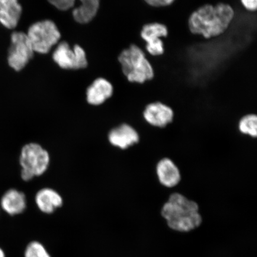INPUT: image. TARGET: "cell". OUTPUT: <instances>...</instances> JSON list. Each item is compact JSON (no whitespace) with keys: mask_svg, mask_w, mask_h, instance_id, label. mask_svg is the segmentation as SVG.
<instances>
[{"mask_svg":"<svg viewBox=\"0 0 257 257\" xmlns=\"http://www.w3.org/2000/svg\"><path fill=\"white\" fill-rule=\"evenodd\" d=\"M167 226L173 232L187 233L200 227L202 218L197 202L173 192L161 210Z\"/></svg>","mask_w":257,"mask_h":257,"instance_id":"obj_1","label":"cell"},{"mask_svg":"<svg viewBox=\"0 0 257 257\" xmlns=\"http://www.w3.org/2000/svg\"><path fill=\"white\" fill-rule=\"evenodd\" d=\"M234 15L233 8L224 3L214 6H202L189 17V30L192 34L201 35L205 38L217 37L227 30Z\"/></svg>","mask_w":257,"mask_h":257,"instance_id":"obj_2","label":"cell"},{"mask_svg":"<svg viewBox=\"0 0 257 257\" xmlns=\"http://www.w3.org/2000/svg\"><path fill=\"white\" fill-rule=\"evenodd\" d=\"M122 71L128 81L143 84L154 78L153 67L146 59L143 51L136 45H131L118 56Z\"/></svg>","mask_w":257,"mask_h":257,"instance_id":"obj_3","label":"cell"},{"mask_svg":"<svg viewBox=\"0 0 257 257\" xmlns=\"http://www.w3.org/2000/svg\"><path fill=\"white\" fill-rule=\"evenodd\" d=\"M19 162L22 167V179L30 181L46 171L49 166L50 156L39 144L30 143L22 148Z\"/></svg>","mask_w":257,"mask_h":257,"instance_id":"obj_4","label":"cell"},{"mask_svg":"<svg viewBox=\"0 0 257 257\" xmlns=\"http://www.w3.org/2000/svg\"><path fill=\"white\" fill-rule=\"evenodd\" d=\"M27 34L34 52L41 54L49 52L61 37L57 26L50 20L38 22L32 25Z\"/></svg>","mask_w":257,"mask_h":257,"instance_id":"obj_5","label":"cell"},{"mask_svg":"<svg viewBox=\"0 0 257 257\" xmlns=\"http://www.w3.org/2000/svg\"><path fill=\"white\" fill-rule=\"evenodd\" d=\"M9 48L8 63L16 72L21 71L33 58L34 51L27 34L23 32H13Z\"/></svg>","mask_w":257,"mask_h":257,"instance_id":"obj_6","label":"cell"},{"mask_svg":"<svg viewBox=\"0 0 257 257\" xmlns=\"http://www.w3.org/2000/svg\"><path fill=\"white\" fill-rule=\"evenodd\" d=\"M53 59L64 69H83L88 65L84 50L78 45H75L72 50L66 42L59 44L54 51Z\"/></svg>","mask_w":257,"mask_h":257,"instance_id":"obj_7","label":"cell"},{"mask_svg":"<svg viewBox=\"0 0 257 257\" xmlns=\"http://www.w3.org/2000/svg\"><path fill=\"white\" fill-rule=\"evenodd\" d=\"M54 7L66 11L74 7L76 0H48ZM80 5L73 11L75 20L79 24H86L94 18L98 12L99 0H79Z\"/></svg>","mask_w":257,"mask_h":257,"instance_id":"obj_8","label":"cell"},{"mask_svg":"<svg viewBox=\"0 0 257 257\" xmlns=\"http://www.w3.org/2000/svg\"><path fill=\"white\" fill-rule=\"evenodd\" d=\"M143 116L150 126L163 128L172 123L175 112L170 106L162 102L155 101L145 107Z\"/></svg>","mask_w":257,"mask_h":257,"instance_id":"obj_9","label":"cell"},{"mask_svg":"<svg viewBox=\"0 0 257 257\" xmlns=\"http://www.w3.org/2000/svg\"><path fill=\"white\" fill-rule=\"evenodd\" d=\"M168 35V29L166 26L159 23L145 25L141 32V36L146 41V48L151 55H162L165 51L163 43L161 37Z\"/></svg>","mask_w":257,"mask_h":257,"instance_id":"obj_10","label":"cell"},{"mask_svg":"<svg viewBox=\"0 0 257 257\" xmlns=\"http://www.w3.org/2000/svg\"><path fill=\"white\" fill-rule=\"evenodd\" d=\"M112 146L126 151L140 143V136L136 128L127 123L112 128L108 135Z\"/></svg>","mask_w":257,"mask_h":257,"instance_id":"obj_11","label":"cell"},{"mask_svg":"<svg viewBox=\"0 0 257 257\" xmlns=\"http://www.w3.org/2000/svg\"><path fill=\"white\" fill-rule=\"evenodd\" d=\"M156 172L160 184L163 187L175 188L181 181V173L178 167L169 158L159 161L156 167Z\"/></svg>","mask_w":257,"mask_h":257,"instance_id":"obj_12","label":"cell"},{"mask_svg":"<svg viewBox=\"0 0 257 257\" xmlns=\"http://www.w3.org/2000/svg\"><path fill=\"white\" fill-rule=\"evenodd\" d=\"M22 14L19 0H0V24L8 30L17 27Z\"/></svg>","mask_w":257,"mask_h":257,"instance_id":"obj_13","label":"cell"},{"mask_svg":"<svg viewBox=\"0 0 257 257\" xmlns=\"http://www.w3.org/2000/svg\"><path fill=\"white\" fill-rule=\"evenodd\" d=\"M113 88L110 82L104 78H98L90 85L86 91V99L91 105H100L110 98Z\"/></svg>","mask_w":257,"mask_h":257,"instance_id":"obj_14","label":"cell"},{"mask_svg":"<svg viewBox=\"0 0 257 257\" xmlns=\"http://www.w3.org/2000/svg\"><path fill=\"white\" fill-rule=\"evenodd\" d=\"M1 206L3 210L12 216L21 214L27 207L25 195L17 189H9L3 195Z\"/></svg>","mask_w":257,"mask_h":257,"instance_id":"obj_15","label":"cell"},{"mask_svg":"<svg viewBox=\"0 0 257 257\" xmlns=\"http://www.w3.org/2000/svg\"><path fill=\"white\" fill-rule=\"evenodd\" d=\"M35 201L40 210L46 214L53 213L63 204V199L59 193L50 188H44L38 191Z\"/></svg>","mask_w":257,"mask_h":257,"instance_id":"obj_16","label":"cell"},{"mask_svg":"<svg viewBox=\"0 0 257 257\" xmlns=\"http://www.w3.org/2000/svg\"><path fill=\"white\" fill-rule=\"evenodd\" d=\"M237 130L243 136L257 138V114L244 115L238 121Z\"/></svg>","mask_w":257,"mask_h":257,"instance_id":"obj_17","label":"cell"},{"mask_svg":"<svg viewBox=\"0 0 257 257\" xmlns=\"http://www.w3.org/2000/svg\"><path fill=\"white\" fill-rule=\"evenodd\" d=\"M25 257H51V256L43 244L38 241H33L29 243L26 248Z\"/></svg>","mask_w":257,"mask_h":257,"instance_id":"obj_18","label":"cell"},{"mask_svg":"<svg viewBox=\"0 0 257 257\" xmlns=\"http://www.w3.org/2000/svg\"><path fill=\"white\" fill-rule=\"evenodd\" d=\"M144 1L153 7L159 8L172 5L175 0H144Z\"/></svg>","mask_w":257,"mask_h":257,"instance_id":"obj_19","label":"cell"},{"mask_svg":"<svg viewBox=\"0 0 257 257\" xmlns=\"http://www.w3.org/2000/svg\"><path fill=\"white\" fill-rule=\"evenodd\" d=\"M241 3L249 11H255L257 8V0H240Z\"/></svg>","mask_w":257,"mask_h":257,"instance_id":"obj_20","label":"cell"},{"mask_svg":"<svg viewBox=\"0 0 257 257\" xmlns=\"http://www.w3.org/2000/svg\"><path fill=\"white\" fill-rule=\"evenodd\" d=\"M0 257H5V253L1 248H0Z\"/></svg>","mask_w":257,"mask_h":257,"instance_id":"obj_21","label":"cell"}]
</instances>
